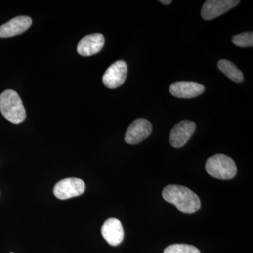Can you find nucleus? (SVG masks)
Returning a JSON list of instances; mask_svg holds the SVG:
<instances>
[{
	"instance_id": "7ed1b4c3",
	"label": "nucleus",
	"mask_w": 253,
	"mask_h": 253,
	"mask_svg": "<svg viewBox=\"0 0 253 253\" xmlns=\"http://www.w3.org/2000/svg\"><path fill=\"white\" fill-rule=\"evenodd\" d=\"M206 169L208 174L219 179H230L236 176L237 168L234 160L224 154H215L206 161Z\"/></svg>"
},
{
	"instance_id": "dca6fc26",
	"label": "nucleus",
	"mask_w": 253,
	"mask_h": 253,
	"mask_svg": "<svg viewBox=\"0 0 253 253\" xmlns=\"http://www.w3.org/2000/svg\"><path fill=\"white\" fill-rule=\"evenodd\" d=\"M160 2L162 3L164 5H169L172 3V1L171 0H167V1L166 0H161V1H160Z\"/></svg>"
},
{
	"instance_id": "9d476101",
	"label": "nucleus",
	"mask_w": 253,
	"mask_h": 253,
	"mask_svg": "<svg viewBox=\"0 0 253 253\" xmlns=\"http://www.w3.org/2000/svg\"><path fill=\"white\" fill-rule=\"evenodd\" d=\"M105 38L101 33H94L84 37L78 43L77 51L83 56L98 54L104 47Z\"/></svg>"
},
{
	"instance_id": "f8f14e48",
	"label": "nucleus",
	"mask_w": 253,
	"mask_h": 253,
	"mask_svg": "<svg viewBox=\"0 0 253 253\" xmlns=\"http://www.w3.org/2000/svg\"><path fill=\"white\" fill-rule=\"evenodd\" d=\"M101 234L108 244L112 246L121 244L124 239L122 224L116 218H110L105 221L101 228Z\"/></svg>"
},
{
	"instance_id": "39448f33",
	"label": "nucleus",
	"mask_w": 253,
	"mask_h": 253,
	"mask_svg": "<svg viewBox=\"0 0 253 253\" xmlns=\"http://www.w3.org/2000/svg\"><path fill=\"white\" fill-rule=\"evenodd\" d=\"M151 123L144 118H139L131 123L125 136V141L128 144H137L149 137L152 132Z\"/></svg>"
},
{
	"instance_id": "4468645a",
	"label": "nucleus",
	"mask_w": 253,
	"mask_h": 253,
	"mask_svg": "<svg viewBox=\"0 0 253 253\" xmlns=\"http://www.w3.org/2000/svg\"><path fill=\"white\" fill-rule=\"evenodd\" d=\"M232 42L239 47H251L253 46V32H246L236 35L232 38Z\"/></svg>"
},
{
	"instance_id": "f3484780",
	"label": "nucleus",
	"mask_w": 253,
	"mask_h": 253,
	"mask_svg": "<svg viewBox=\"0 0 253 253\" xmlns=\"http://www.w3.org/2000/svg\"></svg>"
},
{
	"instance_id": "423d86ee",
	"label": "nucleus",
	"mask_w": 253,
	"mask_h": 253,
	"mask_svg": "<svg viewBox=\"0 0 253 253\" xmlns=\"http://www.w3.org/2000/svg\"><path fill=\"white\" fill-rule=\"evenodd\" d=\"M127 75V65L126 61H120L113 63L106 70L103 76V83L109 89H116L122 85Z\"/></svg>"
},
{
	"instance_id": "f03ea898",
	"label": "nucleus",
	"mask_w": 253,
	"mask_h": 253,
	"mask_svg": "<svg viewBox=\"0 0 253 253\" xmlns=\"http://www.w3.org/2000/svg\"><path fill=\"white\" fill-rule=\"evenodd\" d=\"M0 111L6 120L14 124L22 123L26 118L22 101L12 89H7L0 95Z\"/></svg>"
},
{
	"instance_id": "f257e3e1",
	"label": "nucleus",
	"mask_w": 253,
	"mask_h": 253,
	"mask_svg": "<svg viewBox=\"0 0 253 253\" xmlns=\"http://www.w3.org/2000/svg\"><path fill=\"white\" fill-rule=\"evenodd\" d=\"M162 194L165 201L185 214H193L201 208L199 196L186 186L169 184L164 188Z\"/></svg>"
},
{
	"instance_id": "ddd939ff",
	"label": "nucleus",
	"mask_w": 253,
	"mask_h": 253,
	"mask_svg": "<svg viewBox=\"0 0 253 253\" xmlns=\"http://www.w3.org/2000/svg\"><path fill=\"white\" fill-rule=\"evenodd\" d=\"M217 66L221 72L224 73L231 81L236 83H242L244 81V74L234 63L227 60L221 59L218 62Z\"/></svg>"
},
{
	"instance_id": "20e7f679",
	"label": "nucleus",
	"mask_w": 253,
	"mask_h": 253,
	"mask_svg": "<svg viewBox=\"0 0 253 253\" xmlns=\"http://www.w3.org/2000/svg\"><path fill=\"white\" fill-rule=\"evenodd\" d=\"M85 190L84 181L78 178H66L57 183L54 188L56 198L66 200L83 194Z\"/></svg>"
},
{
	"instance_id": "1a4fd4ad",
	"label": "nucleus",
	"mask_w": 253,
	"mask_h": 253,
	"mask_svg": "<svg viewBox=\"0 0 253 253\" xmlns=\"http://www.w3.org/2000/svg\"><path fill=\"white\" fill-rule=\"evenodd\" d=\"M205 86L195 82L179 81L169 86V92L179 99H191L202 94Z\"/></svg>"
},
{
	"instance_id": "2eb2a0df",
	"label": "nucleus",
	"mask_w": 253,
	"mask_h": 253,
	"mask_svg": "<svg viewBox=\"0 0 253 253\" xmlns=\"http://www.w3.org/2000/svg\"><path fill=\"white\" fill-rule=\"evenodd\" d=\"M164 253H201L197 248L188 244H173L165 249Z\"/></svg>"
},
{
	"instance_id": "0eeeda50",
	"label": "nucleus",
	"mask_w": 253,
	"mask_h": 253,
	"mask_svg": "<svg viewBox=\"0 0 253 253\" xmlns=\"http://www.w3.org/2000/svg\"><path fill=\"white\" fill-rule=\"evenodd\" d=\"M239 3V0H208L201 9V16L207 21L214 19L227 12Z\"/></svg>"
},
{
	"instance_id": "6e6552de",
	"label": "nucleus",
	"mask_w": 253,
	"mask_h": 253,
	"mask_svg": "<svg viewBox=\"0 0 253 253\" xmlns=\"http://www.w3.org/2000/svg\"><path fill=\"white\" fill-rule=\"evenodd\" d=\"M196 123L182 121L174 126L169 134V141L173 147L181 148L189 140L196 130Z\"/></svg>"
},
{
	"instance_id": "9b49d317",
	"label": "nucleus",
	"mask_w": 253,
	"mask_h": 253,
	"mask_svg": "<svg viewBox=\"0 0 253 253\" xmlns=\"http://www.w3.org/2000/svg\"><path fill=\"white\" fill-rule=\"evenodd\" d=\"M31 25L32 19L29 16H20L12 18L0 26V38H11L22 34Z\"/></svg>"
}]
</instances>
